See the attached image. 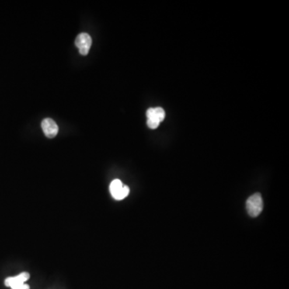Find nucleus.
<instances>
[{"label": "nucleus", "mask_w": 289, "mask_h": 289, "mask_svg": "<svg viewBox=\"0 0 289 289\" xmlns=\"http://www.w3.org/2000/svg\"><path fill=\"white\" fill-rule=\"evenodd\" d=\"M12 289H30V287H29V284H23V285L19 286V287H15V288Z\"/></svg>", "instance_id": "obj_8"}, {"label": "nucleus", "mask_w": 289, "mask_h": 289, "mask_svg": "<svg viewBox=\"0 0 289 289\" xmlns=\"http://www.w3.org/2000/svg\"><path fill=\"white\" fill-rule=\"evenodd\" d=\"M154 111H155V113H156L157 117H158V121L160 122H162L165 118V111L161 107L154 108Z\"/></svg>", "instance_id": "obj_6"}, {"label": "nucleus", "mask_w": 289, "mask_h": 289, "mask_svg": "<svg viewBox=\"0 0 289 289\" xmlns=\"http://www.w3.org/2000/svg\"><path fill=\"white\" fill-rule=\"evenodd\" d=\"M42 129L46 137L53 138L58 133L59 128L57 123L51 118L43 119L41 123Z\"/></svg>", "instance_id": "obj_5"}, {"label": "nucleus", "mask_w": 289, "mask_h": 289, "mask_svg": "<svg viewBox=\"0 0 289 289\" xmlns=\"http://www.w3.org/2000/svg\"><path fill=\"white\" fill-rule=\"evenodd\" d=\"M29 278H30V275L29 272H22L18 276L7 278L4 283L7 287H11L12 289L15 288V287L25 284L29 280Z\"/></svg>", "instance_id": "obj_4"}, {"label": "nucleus", "mask_w": 289, "mask_h": 289, "mask_svg": "<svg viewBox=\"0 0 289 289\" xmlns=\"http://www.w3.org/2000/svg\"><path fill=\"white\" fill-rule=\"evenodd\" d=\"M160 122L154 120H147V126L151 129H156L159 126Z\"/></svg>", "instance_id": "obj_7"}, {"label": "nucleus", "mask_w": 289, "mask_h": 289, "mask_svg": "<svg viewBox=\"0 0 289 289\" xmlns=\"http://www.w3.org/2000/svg\"><path fill=\"white\" fill-rule=\"evenodd\" d=\"M75 43L79 49L80 53L83 56H86L92 46V38L87 33H81L77 36Z\"/></svg>", "instance_id": "obj_3"}, {"label": "nucleus", "mask_w": 289, "mask_h": 289, "mask_svg": "<svg viewBox=\"0 0 289 289\" xmlns=\"http://www.w3.org/2000/svg\"><path fill=\"white\" fill-rule=\"evenodd\" d=\"M109 190L113 199L116 200H122V199H126L130 194L129 186L123 185L122 181L119 179H115L111 182Z\"/></svg>", "instance_id": "obj_2"}, {"label": "nucleus", "mask_w": 289, "mask_h": 289, "mask_svg": "<svg viewBox=\"0 0 289 289\" xmlns=\"http://www.w3.org/2000/svg\"><path fill=\"white\" fill-rule=\"evenodd\" d=\"M247 210L251 217H257L263 208V199L260 194L256 193L250 196L247 200Z\"/></svg>", "instance_id": "obj_1"}]
</instances>
